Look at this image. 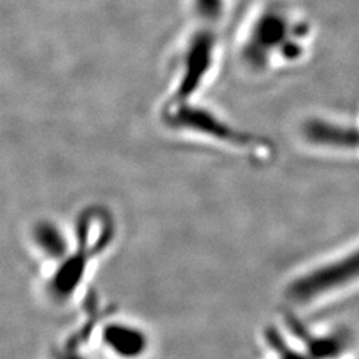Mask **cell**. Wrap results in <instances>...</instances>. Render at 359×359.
Returning a JSON list of instances; mask_svg holds the SVG:
<instances>
[{
	"label": "cell",
	"instance_id": "6da1fadb",
	"mask_svg": "<svg viewBox=\"0 0 359 359\" xmlns=\"http://www.w3.org/2000/svg\"><path fill=\"white\" fill-rule=\"evenodd\" d=\"M115 234V222L103 209L90 208L79 216L75 248L57 264L47 283V292L53 301L65 302L74 295L83 283L92 259L103 255Z\"/></svg>",
	"mask_w": 359,
	"mask_h": 359
},
{
	"label": "cell",
	"instance_id": "7a4b0ae2",
	"mask_svg": "<svg viewBox=\"0 0 359 359\" xmlns=\"http://www.w3.org/2000/svg\"><path fill=\"white\" fill-rule=\"evenodd\" d=\"M359 278V250L348 256L313 270L289 285V299L302 304Z\"/></svg>",
	"mask_w": 359,
	"mask_h": 359
},
{
	"label": "cell",
	"instance_id": "3957f363",
	"mask_svg": "<svg viewBox=\"0 0 359 359\" xmlns=\"http://www.w3.org/2000/svg\"><path fill=\"white\" fill-rule=\"evenodd\" d=\"M105 347L121 359H139L148 347L149 338L140 327L126 322H108L102 332Z\"/></svg>",
	"mask_w": 359,
	"mask_h": 359
},
{
	"label": "cell",
	"instance_id": "277c9868",
	"mask_svg": "<svg viewBox=\"0 0 359 359\" xmlns=\"http://www.w3.org/2000/svg\"><path fill=\"white\" fill-rule=\"evenodd\" d=\"M32 241L39 252L55 262H62L71 252V245L56 224L51 221H39L32 229Z\"/></svg>",
	"mask_w": 359,
	"mask_h": 359
},
{
	"label": "cell",
	"instance_id": "5b68a950",
	"mask_svg": "<svg viewBox=\"0 0 359 359\" xmlns=\"http://www.w3.org/2000/svg\"><path fill=\"white\" fill-rule=\"evenodd\" d=\"M289 325L293 333L308 345L309 354L311 358H337L347 346V337L344 334H334L327 337H313L308 330L294 318H289Z\"/></svg>",
	"mask_w": 359,
	"mask_h": 359
},
{
	"label": "cell",
	"instance_id": "8992f818",
	"mask_svg": "<svg viewBox=\"0 0 359 359\" xmlns=\"http://www.w3.org/2000/svg\"><path fill=\"white\" fill-rule=\"evenodd\" d=\"M265 338L280 359H311V357H305V355L297 353L294 348L287 346L286 342L283 341L281 334L274 329H268L265 333Z\"/></svg>",
	"mask_w": 359,
	"mask_h": 359
},
{
	"label": "cell",
	"instance_id": "52a82bcc",
	"mask_svg": "<svg viewBox=\"0 0 359 359\" xmlns=\"http://www.w3.org/2000/svg\"><path fill=\"white\" fill-rule=\"evenodd\" d=\"M79 342L69 338L65 344L52 351L51 359H88L79 351Z\"/></svg>",
	"mask_w": 359,
	"mask_h": 359
}]
</instances>
